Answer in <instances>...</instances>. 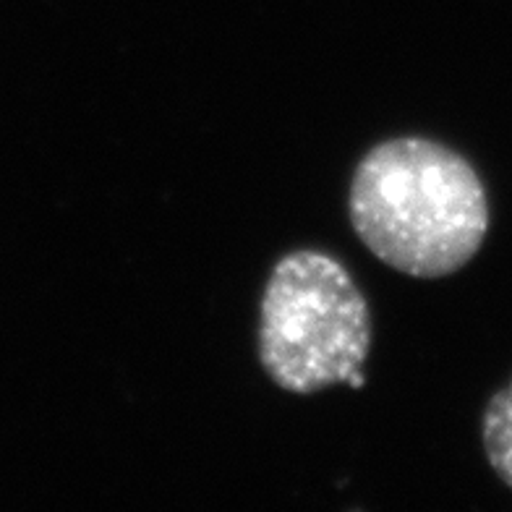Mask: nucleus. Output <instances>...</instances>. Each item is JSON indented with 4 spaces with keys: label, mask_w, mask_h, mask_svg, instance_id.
I'll return each mask as SVG.
<instances>
[{
    "label": "nucleus",
    "mask_w": 512,
    "mask_h": 512,
    "mask_svg": "<svg viewBox=\"0 0 512 512\" xmlns=\"http://www.w3.org/2000/svg\"><path fill=\"white\" fill-rule=\"evenodd\" d=\"M348 217L366 249L411 277L463 270L489 230L479 173L460 152L424 136L371 147L356 165Z\"/></svg>",
    "instance_id": "1"
},
{
    "label": "nucleus",
    "mask_w": 512,
    "mask_h": 512,
    "mask_svg": "<svg viewBox=\"0 0 512 512\" xmlns=\"http://www.w3.org/2000/svg\"><path fill=\"white\" fill-rule=\"evenodd\" d=\"M371 311L335 256L301 249L272 267L259 304V361L293 395L364 384Z\"/></svg>",
    "instance_id": "2"
},
{
    "label": "nucleus",
    "mask_w": 512,
    "mask_h": 512,
    "mask_svg": "<svg viewBox=\"0 0 512 512\" xmlns=\"http://www.w3.org/2000/svg\"><path fill=\"white\" fill-rule=\"evenodd\" d=\"M481 434L486 458L499 479L512 489V382L486 405Z\"/></svg>",
    "instance_id": "3"
}]
</instances>
